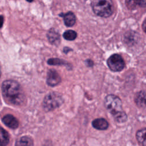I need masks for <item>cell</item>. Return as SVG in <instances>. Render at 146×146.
Here are the masks:
<instances>
[{"label": "cell", "mask_w": 146, "mask_h": 146, "mask_svg": "<svg viewBox=\"0 0 146 146\" xmlns=\"http://www.w3.org/2000/svg\"><path fill=\"white\" fill-rule=\"evenodd\" d=\"M1 75V66H0V76Z\"/></svg>", "instance_id": "obj_20"}, {"label": "cell", "mask_w": 146, "mask_h": 146, "mask_svg": "<svg viewBox=\"0 0 146 146\" xmlns=\"http://www.w3.org/2000/svg\"><path fill=\"white\" fill-rule=\"evenodd\" d=\"M9 142V133L3 128L0 127V146H6Z\"/></svg>", "instance_id": "obj_13"}, {"label": "cell", "mask_w": 146, "mask_h": 146, "mask_svg": "<svg viewBox=\"0 0 146 146\" xmlns=\"http://www.w3.org/2000/svg\"><path fill=\"white\" fill-rule=\"evenodd\" d=\"M92 126L99 130H105L108 128L109 124L104 118H98L94 119L92 122Z\"/></svg>", "instance_id": "obj_10"}, {"label": "cell", "mask_w": 146, "mask_h": 146, "mask_svg": "<svg viewBox=\"0 0 146 146\" xmlns=\"http://www.w3.org/2000/svg\"><path fill=\"white\" fill-rule=\"evenodd\" d=\"M145 21H144V23H143V29H144V31H145Z\"/></svg>", "instance_id": "obj_19"}, {"label": "cell", "mask_w": 146, "mask_h": 146, "mask_svg": "<svg viewBox=\"0 0 146 146\" xmlns=\"http://www.w3.org/2000/svg\"><path fill=\"white\" fill-rule=\"evenodd\" d=\"M136 139L139 143L142 146H146V140H145V128H143L139 130L136 132Z\"/></svg>", "instance_id": "obj_14"}, {"label": "cell", "mask_w": 146, "mask_h": 146, "mask_svg": "<svg viewBox=\"0 0 146 146\" xmlns=\"http://www.w3.org/2000/svg\"><path fill=\"white\" fill-rule=\"evenodd\" d=\"M2 93L9 103L20 105L25 100V96L20 84L14 80H6L2 84Z\"/></svg>", "instance_id": "obj_1"}, {"label": "cell", "mask_w": 146, "mask_h": 146, "mask_svg": "<svg viewBox=\"0 0 146 146\" xmlns=\"http://www.w3.org/2000/svg\"><path fill=\"white\" fill-rule=\"evenodd\" d=\"M107 65L112 71L120 72L124 69L125 62L120 55L114 54L108 58Z\"/></svg>", "instance_id": "obj_5"}, {"label": "cell", "mask_w": 146, "mask_h": 146, "mask_svg": "<svg viewBox=\"0 0 146 146\" xmlns=\"http://www.w3.org/2000/svg\"><path fill=\"white\" fill-rule=\"evenodd\" d=\"M86 65H87V66H88V67H91V66H93L94 63H93V62H92L91 60H90V59H87V60H86Z\"/></svg>", "instance_id": "obj_17"}, {"label": "cell", "mask_w": 146, "mask_h": 146, "mask_svg": "<svg viewBox=\"0 0 146 146\" xmlns=\"http://www.w3.org/2000/svg\"><path fill=\"white\" fill-rule=\"evenodd\" d=\"M64 102V99L60 94L56 92L48 93L44 97L43 107L45 111H50L60 107Z\"/></svg>", "instance_id": "obj_4"}, {"label": "cell", "mask_w": 146, "mask_h": 146, "mask_svg": "<svg viewBox=\"0 0 146 146\" xmlns=\"http://www.w3.org/2000/svg\"><path fill=\"white\" fill-rule=\"evenodd\" d=\"M3 23V17L2 15H0V28L2 27Z\"/></svg>", "instance_id": "obj_18"}, {"label": "cell", "mask_w": 146, "mask_h": 146, "mask_svg": "<svg viewBox=\"0 0 146 146\" xmlns=\"http://www.w3.org/2000/svg\"><path fill=\"white\" fill-rule=\"evenodd\" d=\"M59 16L62 17L65 25L67 27L73 26L76 22V17L74 13L68 11L66 13H61Z\"/></svg>", "instance_id": "obj_8"}, {"label": "cell", "mask_w": 146, "mask_h": 146, "mask_svg": "<svg viewBox=\"0 0 146 146\" xmlns=\"http://www.w3.org/2000/svg\"><path fill=\"white\" fill-rule=\"evenodd\" d=\"M94 13L99 17L107 18L113 12L112 1L108 0H94L91 2Z\"/></svg>", "instance_id": "obj_3"}, {"label": "cell", "mask_w": 146, "mask_h": 146, "mask_svg": "<svg viewBox=\"0 0 146 146\" xmlns=\"http://www.w3.org/2000/svg\"><path fill=\"white\" fill-rule=\"evenodd\" d=\"M145 91H141L137 92L135 97V102L137 106L139 107H145Z\"/></svg>", "instance_id": "obj_12"}, {"label": "cell", "mask_w": 146, "mask_h": 146, "mask_svg": "<svg viewBox=\"0 0 146 146\" xmlns=\"http://www.w3.org/2000/svg\"><path fill=\"white\" fill-rule=\"evenodd\" d=\"M47 36L49 42L52 44L58 45L60 43V34L54 28H52L48 30L47 34Z\"/></svg>", "instance_id": "obj_9"}, {"label": "cell", "mask_w": 146, "mask_h": 146, "mask_svg": "<svg viewBox=\"0 0 146 146\" xmlns=\"http://www.w3.org/2000/svg\"><path fill=\"white\" fill-rule=\"evenodd\" d=\"M15 146H33V140L30 137L24 136L16 141Z\"/></svg>", "instance_id": "obj_11"}, {"label": "cell", "mask_w": 146, "mask_h": 146, "mask_svg": "<svg viewBox=\"0 0 146 146\" xmlns=\"http://www.w3.org/2000/svg\"><path fill=\"white\" fill-rule=\"evenodd\" d=\"M47 63L49 65H55V66H64L69 67V63L62 59L59 58H50L47 60Z\"/></svg>", "instance_id": "obj_15"}, {"label": "cell", "mask_w": 146, "mask_h": 146, "mask_svg": "<svg viewBox=\"0 0 146 146\" xmlns=\"http://www.w3.org/2000/svg\"><path fill=\"white\" fill-rule=\"evenodd\" d=\"M61 82V78L58 72L54 70L50 69L47 72L46 82L49 86L54 87L59 84Z\"/></svg>", "instance_id": "obj_6"}, {"label": "cell", "mask_w": 146, "mask_h": 146, "mask_svg": "<svg viewBox=\"0 0 146 146\" xmlns=\"http://www.w3.org/2000/svg\"><path fill=\"white\" fill-rule=\"evenodd\" d=\"M63 38L67 40H74L77 37V33L75 31L72 30H66L63 34Z\"/></svg>", "instance_id": "obj_16"}, {"label": "cell", "mask_w": 146, "mask_h": 146, "mask_svg": "<svg viewBox=\"0 0 146 146\" xmlns=\"http://www.w3.org/2000/svg\"><path fill=\"white\" fill-rule=\"evenodd\" d=\"M104 106L113 116L118 123L125 122L127 119V115L123 110L122 102L117 96L108 95L104 99Z\"/></svg>", "instance_id": "obj_2"}, {"label": "cell", "mask_w": 146, "mask_h": 146, "mask_svg": "<svg viewBox=\"0 0 146 146\" xmlns=\"http://www.w3.org/2000/svg\"><path fill=\"white\" fill-rule=\"evenodd\" d=\"M2 121L6 126L12 129H16L19 125V122L17 118L10 114L4 116L2 118Z\"/></svg>", "instance_id": "obj_7"}]
</instances>
